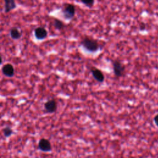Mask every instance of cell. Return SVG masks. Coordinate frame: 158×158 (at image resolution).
Returning <instances> with one entry per match:
<instances>
[{"label":"cell","instance_id":"6da1fadb","mask_svg":"<svg viewBox=\"0 0 158 158\" xmlns=\"http://www.w3.org/2000/svg\"><path fill=\"white\" fill-rule=\"evenodd\" d=\"M80 45L85 51L91 53H94L101 48L100 44L99 43L98 40L89 37L83 38L80 42Z\"/></svg>","mask_w":158,"mask_h":158},{"label":"cell","instance_id":"7a4b0ae2","mask_svg":"<svg viewBox=\"0 0 158 158\" xmlns=\"http://www.w3.org/2000/svg\"><path fill=\"white\" fill-rule=\"evenodd\" d=\"M76 13L75 6L71 3H67L64 5V6L62 9V13L64 19L67 21L72 20Z\"/></svg>","mask_w":158,"mask_h":158},{"label":"cell","instance_id":"3957f363","mask_svg":"<svg viewBox=\"0 0 158 158\" xmlns=\"http://www.w3.org/2000/svg\"><path fill=\"white\" fill-rule=\"evenodd\" d=\"M113 69L114 74L116 77L119 78L124 76L125 72V66L119 60L113 62Z\"/></svg>","mask_w":158,"mask_h":158},{"label":"cell","instance_id":"277c9868","mask_svg":"<svg viewBox=\"0 0 158 158\" xmlns=\"http://www.w3.org/2000/svg\"><path fill=\"white\" fill-rule=\"evenodd\" d=\"M38 148L41 151L48 153L52 150V146L49 140L46 138H42L40 140L38 144Z\"/></svg>","mask_w":158,"mask_h":158},{"label":"cell","instance_id":"5b68a950","mask_svg":"<svg viewBox=\"0 0 158 158\" xmlns=\"http://www.w3.org/2000/svg\"><path fill=\"white\" fill-rule=\"evenodd\" d=\"M44 108L45 111L48 113L52 114L56 113L57 108V102L54 99H50V100L46 101L44 104Z\"/></svg>","mask_w":158,"mask_h":158},{"label":"cell","instance_id":"8992f818","mask_svg":"<svg viewBox=\"0 0 158 158\" xmlns=\"http://www.w3.org/2000/svg\"><path fill=\"white\" fill-rule=\"evenodd\" d=\"M91 73L92 74L93 77L98 82L103 83L105 79L104 75L101 70H99L98 68L93 67L91 69Z\"/></svg>","mask_w":158,"mask_h":158},{"label":"cell","instance_id":"52a82bcc","mask_svg":"<svg viewBox=\"0 0 158 158\" xmlns=\"http://www.w3.org/2000/svg\"><path fill=\"white\" fill-rule=\"evenodd\" d=\"M2 72L7 77H13L15 74L14 68L12 64H6L2 67Z\"/></svg>","mask_w":158,"mask_h":158},{"label":"cell","instance_id":"ba28073f","mask_svg":"<svg viewBox=\"0 0 158 158\" xmlns=\"http://www.w3.org/2000/svg\"><path fill=\"white\" fill-rule=\"evenodd\" d=\"M35 37L39 40H42L48 36V32L43 27H38L35 28L34 32Z\"/></svg>","mask_w":158,"mask_h":158},{"label":"cell","instance_id":"9c48e42d","mask_svg":"<svg viewBox=\"0 0 158 158\" xmlns=\"http://www.w3.org/2000/svg\"><path fill=\"white\" fill-rule=\"evenodd\" d=\"M4 12L8 13L16 8L15 0H4Z\"/></svg>","mask_w":158,"mask_h":158},{"label":"cell","instance_id":"30bf717a","mask_svg":"<svg viewBox=\"0 0 158 158\" xmlns=\"http://www.w3.org/2000/svg\"><path fill=\"white\" fill-rule=\"evenodd\" d=\"M10 36L13 40H18L22 37V32L16 27H13L10 30Z\"/></svg>","mask_w":158,"mask_h":158},{"label":"cell","instance_id":"8fae6325","mask_svg":"<svg viewBox=\"0 0 158 158\" xmlns=\"http://www.w3.org/2000/svg\"><path fill=\"white\" fill-rule=\"evenodd\" d=\"M53 25H54V27H55L56 30H62V29L64 28V27H65L64 23L58 19H54Z\"/></svg>","mask_w":158,"mask_h":158},{"label":"cell","instance_id":"7c38bea8","mask_svg":"<svg viewBox=\"0 0 158 158\" xmlns=\"http://www.w3.org/2000/svg\"><path fill=\"white\" fill-rule=\"evenodd\" d=\"M3 133L5 137H9L13 134V130L10 127H6L3 128Z\"/></svg>","mask_w":158,"mask_h":158},{"label":"cell","instance_id":"4fadbf2b","mask_svg":"<svg viewBox=\"0 0 158 158\" xmlns=\"http://www.w3.org/2000/svg\"><path fill=\"white\" fill-rule=\"evenodd\" d=\"M95 0H80L81 3L88 8H92L95 4Z\"/></svg>","mask_w":158,"mask_h":158},{"label":"cell","instance_id":"5bb4252c","mask_svg":"<svg viewBox=\"0 0 158 158\" xmlns=\"http://www.w3.org/2000/svg\"><path fill=\"white\" fill-rule=\"evenodd\" d=\"M154 121L156 125L158 127V114H157L154 117Z\"/></svg>","mask_w":158,"mask_h":158},{"label":"cell","instance_id":"9a60e30c","mask_svg":"<svg viewBox=\"0 0 158 158\" xmlns=\"http://www.w3.org/2000/svg\"><path fill=\"white\" fill-rule=\"evenodd\" d=\"M2 62H3V59H2V57L0 55V65L2 64Z\"/></svg>","mask_w":158,"mask_h":158}]
</instances>
